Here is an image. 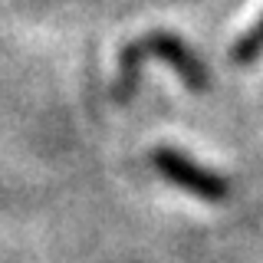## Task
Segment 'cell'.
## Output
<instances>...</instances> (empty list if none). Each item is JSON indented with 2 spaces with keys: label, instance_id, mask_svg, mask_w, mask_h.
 Listing matches in <instances>:
<instances>
[{
  "label": "cell",
  "instance_id": "cell-1",
  "mask_svg": "<svg viewBox=\"0 0 263 263\" xmlns=\"http://www.w3.org/2000/svg\"><path fill=\"white\" fill-rule=\"evenodd\" d=\"M152 168L168 181L175 184L178 191H187L201 201H211V204H220L230 197V184L224 175L211 168H201L197 161H191L187 155H181L178 148H155L152 152Z\"/></svg>",
  "mask_w": 263,
  "mask_h": 263
},
{
  "label": "cell",
  "instance_id": "cell-2",
  "mask_svg": "<svg viewBox=\"0 0 263 263\" xmlns=\"http://www.w3.org/2000/svg\"><path fill=\"white\" fill-rule=\"evenodd\" d=\"M142 46L148 49V60H161L164 66H171L175 69V76L184 82L191 92H208L211 89V76L208 69H204V63L194 56V49L184 43V40H178L175 33H164V30H152L142 36Z\"/></svg>",
  "mask_w": 263,
  "mask_h": 263
},
{
  "label": "cell",
  "instance_id": "cell-3",
  "mask_svg": "<svg viewBox=\"0 0 263 263\" xmlns=\"http://www.w3.org/2000/svg\"><path fill=\"white\" fill-rule=\"evenodd\" d=\"M148 60V49L142 46V40H132V43L122 46L119 53V72H115L112 82V102H128L132 96L138 92V79H142V63Z\"/></svg>",
  "mask_w": 263,
  "mask_h": 263
},
{
  "label": "cell",
  "instance_id": "cell-4",
  "mask_svg": "<svg viewBox=\"0 0 263 263\" xmlns=\"http://www.w3.org/2000/svg\"><path fill=\"white\" fill-rule=\"evenodd\" d=\"M260 56H263V16H257V23L230 46V63L234 66H253Z\"/></svg>",
  "mask_w": 263,
  "mask_h": 263
}]
</instances>
